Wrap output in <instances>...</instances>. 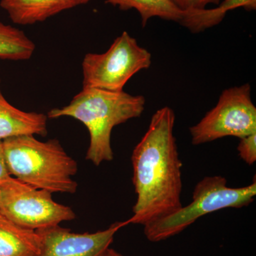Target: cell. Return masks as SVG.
<instances>
[{"label":"cell","mask_w":256,"mask_h":256,"mask_svg":"<svg viewBox=\"0 0 256 256\" xmlns=\"http://www.w3.org/2000/svg\"><path fill=\"white\" fill-rule=\"evenodd\" d=\"M5 163L4 148L2 141L0 140V184L10 178Z\"/></svg>","instance_id":"17"},{"label":"cell","mask_w":256,"mask_h":256,"mask_svg":"<svg viewBox=\"0 0 256 256\" xmlns=\"http://www.w3.org/2000/svg\"><path fill=\"white\" fill-rule=\"evenodd\" d=\"M40 244L36 230L20 226L0 213V256H36Z\"/></svg>","instance_id":"11"},{"label":"cell","mask_w":256,"mask_h":256,"mask_svg":"<svg viewBox=\"0 0 256 256\" xmlns=\"http://www.w3.org/2000/svg\"><path fill=\"white\" fill-rule=\"evenodd\" d=\"M90 0H0L4 10L13 23L32 25L66 11L88 3Z\"/></svg>","instance_id":"9"},{"label":"cell","mask_w":256,"mask_h":256,"mask_svg":"<svg viewBox=\"0 0 256 256\" xmlns=\"http://www.w3.org/2000/svg\"><path fill=\"white\" fill-rule=\"evenodd\" d=\"M35 50L36 45L22 30L0 22V60H28Z\"/></svg>","instance_id":"14"},{"label":"cell","mask_w":256,"mask_h":256,"mask_svg":"<svg viewBox=\"0 0 256 256\" xmlns=\"http://www.w3.org/2000/svg\"><path fill=\"white\" fill-rule=\"evenodd\" d=\"M238 156L248 165L256 162V132L240 138L238 148Z\"/></svg>","instance_id":"15"},{"label":"cell","mask_w":256,"mask_h":256,"mask_svg":"<svg viewBox=\"0 0 256 256\" xmlns=\"http://www.w3.org/2000/svg\"><path fill=\"white\" fill-rule=\"evenodd\" d=\"M5 163L10 176L50 193L74 194L78 184L76 161L60 141L38 140L34 136H20L2 140Z\"/></svg>","instance_id":"3"},{"label":"cell","mask_w":256,"mask_h":256,"mask_svg":"<svg viewBox=\"0 0 256 256\" xmlns=\"http://www.w3.org/2000/svg\"><path fill=\"white\" fill-rule=\"evenodd\" d=\"M127 222H116L95 233H74L60 225L36 230L41 244L36 256H104L120 229Z\"/></svg>","instance_id":"8"},{"label":"cell","mask_w":256,"mask_h":256,"mask_svg":"<svg viewBox=\"0 0 256 256\" xmlns=\"http://www.w3.org/2000/svg\"><path fill=\"white\" fill-rule=\"evenodd\" d=\"M244 8L247 11L256 10V0H222L213 9L183 11L180 24L193 34H198L220 24L232 10Z\"/></svg>","instance_id":"12"},{"label":"cell","mask_w":256,"mask_h":256,"mask_svg":"<svg viewBox=\"0 0 256 256\" xmlns=\"http://www.w3.org/2000/svg\"><path fill=\"white\" fill-rule=\"evenodd\" d=\"M106 4L117 6L122 11L136 10L146 28L149 20L158 18L162 20L180 22L183 11L178 9L169 0H106Z\"/></svg>","instance_id":"13"},{"label":"cell","mask_w":256,"mask_h":256,"mask_svg":"<svg viewBox=\"0 0 256 256\" xmlns=\"http://www.w3.org/2000/svg\"><path fill=\"white\" fill-rule=\"evenodd\" d=\"M175 120L171 108L158 109L133 149L132 184L137 200L128 224L144 226L182 206V162L174 134Z\"/></svg>","instance_id":"1"},{"label":"cell","mask_w":256,"mask_h":256,"mask_svg":"<svg viewBox=\"0 0 256 256\" xmlns=\"http://www.w3.org/2000/svg\"><path fill=\"white\" fill-rule=\"evenodd\" d=\"M255 178L248 186L234 188H229L224 176H205L195 186L191 203L144 226V236L149 242H162L181 233L204 216L248 206L256 196Z\"/></svg>","instance_id":"4"},{"label":"cell","mask_w":256,"mask_h":256,"mask_svg":"<svg viewBox=\"0 0 256 256\" xmlns=\"http://www.w3.org/2000/svg\"><path fill=\"white\" fill-rule=\"evenodd\" d=\"M0 78V140L20 136H41L48 133L46 114L25 112L11 105L5 98Z\"/></svg>","instance_id":"10"},{"label":"cell","mask_w":256,"mask_h":256,"mask_svg":"<svg viewBox=\"0 0 256 256\" xmlns=\"http://www.w3.org/2000/svg\"><path fill=\"white\" fill-rule=\"evenodd\" d=\"M151 64V54L124 32L105 53H90L84 56L82 88L122 92L130 79L149 68Z\"/></svg>","instance_id":"5"},{"label":"cell","mask_w":256,"mask_h":256,"mask_svg":"<svg viewBox=\"0 0 256 256\" xmlns=\"http://www.w3.org/2000/svg\"><path fill=\"white\" fill-rule=\"evenodd\" d=\"M104 256H124L122 255V254H120L119 252H118L117 250H114V248H109L108 249L107 252H106L105 255Z\"/></svg>","instance_id":"18"},{"label":"cell","mask_w":256,"mask_h":256,"mask_svg":"<svg viewBox=\"0 0 256 256\" xmlns=\"http://www.w3.org/2000/svg\"><path fill=\"white\" fill-rule=\"evenodd\" d=\"M144 96L124 92L82 88L68 106L48 111V119L70 117L82 122L90 134L86 159L99 166L114 160L111 146L112 130L130 120L142 116L146 108Z\"/></svg>","instance_id":"2"},{"label":"cell","mask_w":256,"mask_h":256,"mask_svg":"<svg viewBox=\"0 0 256 256\" xmlns=\"http://www.w3.org/2000/svg\"><path fill=\"white\" fill-rule=\"evenodd\" d=\"M182 11L205 9L207 5H218L222 0H169Z\"/></svg>","instance_id":"16"},{"label":"cell","mask_w":256,"mask_h":256,"mask_svg":"<svg viewBox=\"0 0 256 256\" xmlns=\"http://www.w3.org/2000/svg\"><path fill=\"white\" fill-rule=\"evenodd\" d=\"M0 213L20 226L34 230L76 217L70 207L56 202L50 192L12 176L0 184Z\"/></svg>","instance_id":"7"},{"label":"cell","mask_w":256,"mask_h":256,"mask_svg":"<svg viewBox=\"0 0 256 256\" xmlns=\"http://www.w3.org/2000/svg\"><path fill=\"white\" fill-rule=\"evenodd\" d=\"M252 88L246 84L223 90L216 105L190 129L192 143L200 146L226 137L256 132V108Z\"/></svg>","instance_id":"6"}]
</instances>
